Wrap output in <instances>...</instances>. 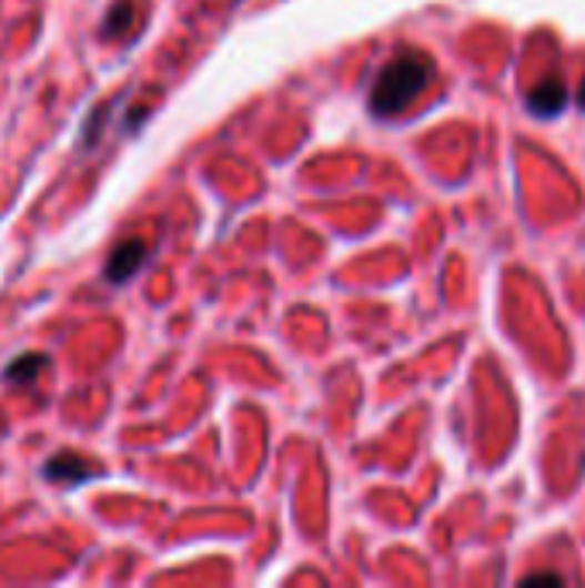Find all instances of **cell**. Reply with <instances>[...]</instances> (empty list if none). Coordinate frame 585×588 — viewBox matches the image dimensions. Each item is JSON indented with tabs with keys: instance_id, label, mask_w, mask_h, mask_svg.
<instances>
[{
	"instance_id": "6",
	"label": "cell",
	"mask_w": 585,
	"mask_h": 588,
	"mask_svg": "<svg viewBox=\"0 0 585 588\" xmlns=\"http://www.w3.org/2000/svg\"><path fill=\"white\" fill-rule=\"evenodd\" d=\"M134 21V0H114V4L108 8V18H103L100 24V39L111 42V39H121V34L131 28Z\"/></svg>"
},
{
	"instance_id": "3",
	"label": "cell",
	"mask_w": 585,
	"mask_h": 588,
	"mask_svg": "<svg viewBox=\"0 0 585 588\" xmlns=\"http://www.w3.org/2000/svg\"><path fill=\"white\" fill-rule=\"evenodd\" d=\"M103 468L90 458H83L80 452H59L42 465V478L49 486H87L93 481Z\"/></svg>"
},
{
	"instance_id": "1",
	"label": "cell",
	"mask_w": 585,
	"mask_h": 588,
	"mask_svg": "<svg viewBox=\"0 0 585 588\" xmlns=\"http://www.w3.org/2000/svg\"><path fill=\"white\" fill-rule=\"evenodd\" d=\"M434 80V62L424 52H400L383 65V73L372 83L369 108L379 118H393L406 111L413 100H417Z\"/></svg>"
},
{
	"instance_id": "4",
	"label": "cell",
	"mask_w": 585,
	"mask_h": 588,
	"mask_svg": "<svg viewBox=\"0 0 585 588\" xmlns=\"http://www.w3.org/2000/svg\"><path fill=\"white\" fill-rule=\"evenodd\" d=\"M46 368H49V355L46 352H24V355L11 358L4 365L0 378H4V386H34Z\"/></svg>"
},
{
	"instance_id": "5",
	"label": "cell",
	"mask_w": 585,
	"mask_h": 588,
	"mask_svg": "<svg viewBox=\"0 0 585 588\" xmlns=\"http://www.w3.org/2000/svg\"><path fill=\"white\" fill-rule=\"evenodd\" d=\"M531 114H537V118H555V114H562L565 111V103H568V90H565V83L562 80H544V83H537L534 90H531Z\"/></svg>"
},
{
	"instance_id": "2",
	"label": "cell",
	"mask_w": 585,
	"mask_h": 588,
	"mask_svg": "<svg viewBox=\"0 0 585 588\" xmlns=\"http://www.w3.org/2000/svg\"><path fill=\"white\" fill-rule=\"evenodd\" d=\"M149 262V241L145 237H124L121 245H114V252L108 255V265H103V283L108 286H124L131 283L142 265Z\"/></svg>"
},
{
	"instance_id": "7",
	"label": "cell",
	"mask_w": 585,
	"mask_h": 588,
	"mask_svg": "<svg viewBox=\"0 0 585 588\" xmlns=\"http://www.w3.org/2000/svg\"><path fill=\"white\" fill-rule=\"evenodd\" d=\"M524 581H527V585H534V581H555V585H562V575H551V571H547V575H527Z\"/></svg>"
},
{
	"instance_id": "8",
	"label": "cell",
	"mask_w": 585,
	"mask_h": 588,
	"mask_svg": "<svg viewBox=\"0 0 585 588\" xmlns=\"http://www.w3.org/2000/svg\"><path fill=\"white\" fill-rule=\"evenodd\" d=\"M578 103H582V108H585V83H582V93H578Z\"/></svg>"
}]
</instances>
